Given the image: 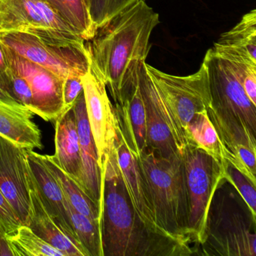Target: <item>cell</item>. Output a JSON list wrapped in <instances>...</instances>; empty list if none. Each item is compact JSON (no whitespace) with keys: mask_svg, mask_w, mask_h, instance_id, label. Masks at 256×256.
<instances>
[{"mask_svg":"<svg viewBox=\"0 0 256 256\" xmlns=\"http://www.w3.org/2000/svg\"><path fill=\"white\" fill-rule=\"evenodd\" d=\"M34 113L22 106L0 102V136L26 150L42 149V133Z\"/></svg>","mask_w":256,"mask_h":256,"instance_id":"19","label":"cell"},{"mask_svg":"<svg viewBox=\"0 0 256 256\" xmlns=\"http://www.w3.org/2000/svg\"><path fill=\"white\" fill-rule=\"evenodd\" d=\"M22 226L11 204L0 190V230L7 236H12Z\"/></svg>","mask_w":256,"mask_h":256,"instance_id":"30","label":"cell"},{"mask_svg":"<svg viewBox=\"0 0 256 256\" xmlns=\"http://www.w3.org/2000/svg\"><path fill=\"white\" fill-rule=\"evenodd\" d=\"M119 137L115 148L116 161L136 215L145 227L152 233L174 239L169 236L157 222L148 184L142 174L138 158L130 150L120 130Z\"/></svg>","mask_w":256,"mask_h":256,"instance_id":"13","label":"cell"},{"mask_svg":"<svg viewBox=\"0 0 256 256\" xmlns=\"http://www.w3.org/2000/svg\"><path fill=\"white\" fill-rule=\"evenodd\" d=\"M188 202V226L196 244L206 239V226L211 203L223 180L222 162L192 144L181 152Z\"/></svg>","mask_w":256,"mask_h":256,"instance_id":"4","label":"cell"},{"mask_svg":"<svg viewBox=\"0 0 256 256\" xmlns=\"http://www.w3.org/2000/svg\"><path fill=\"white\" fill-rule=\"evenodd\" d=\"M212 49L216 53L228 52L256 61V10L244 14L239 23L222 34Z\"/></svg>","mask_w":256,"mask_h":256,"instance_id":"21","label":"cell"},{"mask_svg":"<svg viewBox=\"0 0 256 256\" xmlns=\"http://www.w3.org/2000/svg\"><path fill=\"white\" fill-rule=\"evenodd\" d=\"M188 144H192L206 152L216 161L222 162L220 138L206 110L198 112L186 127Z\"/></svg>","mask_w":256,"mask_h":256,"instance_id":"23","label":"cell"},{"mask_svg":"<svg viewBox=\"0 0 256 256\" xmlns=\"http://www.w3.org/2000/svg\"><path fill=\"white\" fill-rule=\"evenodd\" d=\"M138 0H88V12L96 30L104 26L116 14Z\"/></svg>","mask_w":256,"mask_h":256,"instance_id":"29","label":"cell"},{"mask_svg":"<svg viewBox=\"0 0 256 256\" xmlns=\"http://www.w3.org/2000/svg\"><path fill=\"white\" fill-rule=\"evenodd\" d=\"M119 130L136 157L148 149L144 103L137 78L114 101Z\"/></svg>","mask_w":256,"mask_h":256,"instance_id":"14","label":"cell"},{"mask_svg":"<svg viewBox=\"0 0 256 256\" xmlns=\"http://www.w3.org/2000/svg\"><path fill=\"white\" fill-rule=\"evenodd\" d=\"M145 62L139 66L138 80L144 103L148 149L164 158L181 155L167 126L170 115L160 92L146 72Z\"/></svg>","mask_w":256,"mask_h":256,"instance_id":"12","label":"cell"},{"mask_svg":"<svg viewBox=\"0 0 256 256\" xmlns=\"http://www.w3.org/2000/svg\"><path fill=\"white\" fill-rule=\"evenodd\" d=\"M55 161L62 170L78 182L82 168L80 142L73 109L55 121Z\"/></svg>","mask_w":256,"mask_h":256,"instance_id":"20","label":"cell"},{"mask_svg":"<svg viewBox=\"0 0 256 256\" xmlns=\"http://www.w3.org/2000/svg\"><path fill=\"white\" fill-rule=\"evenodd\" d=\"M0 43L62 80L82 78L89 68L86 44L84 48L52 46L35 36L17 32H0Z\"/></svg>","mask_w":256,"mask_h":256,"instance_id":"8","label":"cell"},{"mask_svg":"<svg viewBox=\"0 0 256 256\" xmlns=\"http://www.w3.org/2000/svg\"><path fill=\"white\" fill-rule=\"evenodd\" d=\"M82 78L72 77L65 79L62 85V101L66 112L72 108L78 98L83 92Z\"/></svg>","mask_w":256,"mask_h":256,"instance_id":"31","label":"cell"},{"mask_svg":"<svg viewBox=\"0 0 256 256\" xmlns=\"http://www.w3.org/2000/svg\"><path fill=\"white\" fill-rule=\"evenodd\" d=\"M83 1L88 10V0H83Z\"/></svg>","mask_w":256,"mask_h":256,"instance_id":"34","label":"cell"},{"mask_svg":"<svg viewBox=\"0 0 256 256\" xmlns=\"http://www.w3.org/2000/svg\"><path fill=\"white\" fill-rule=\"evenodd\" d=\"M17 256H66L62 252L34 233L28 226H22L17 233L7 236Z\"/></svg>","mask_w":256,"mask_h":256,"instance_id":"26","label":"cell"},{"mask_svg":"<svg viewBox=\"0 0 256 256\" xmlns=\"http://www.w3.org/2000/svg\"><path fill=\"white\" fill-rule=\"evenodd\" d=\"M82 79L86 114L102 172L106 158L114 152L119 140V126L106 84L90 61L89 68Z\"/></svg>","mask_w":256,"mask_h":256,"instance_id":"9","label":"cell"},{"mask_svg":"<svg viewBox=\"0 0 256 256\" xmlns=\"http://www.w3.org/2000/svg\"><path fill=\"white\" fill-rule=\"evenodd\" d=\"M100 232L103 256H190V244L152 233L136 215L115 150L102 170Z\"/></svg>","mask_w":256,"mask_h":256,"instance_id":"2","label":"cell"},{"mask_svg":"<svg viewBox=\"0 0 256 256\" xmlns=\"http://www.w3.org/2000/svg\"><path fill=\"white\" fill-rule=\"evenodd\" d=\"M2 47L8 65L24 79L30 90L31 112L44 120L55 122L65 113L62 101L64 80L44 67L22 58L6 46L2 44Z\"/></svg>","mask_w":256,"mask_h":256,"instance_id":"10","label":"cell"},{"mask_svg":"<svg viewBox=\"0 0 256 256\" xmlns=\"http://www.w3.org/2000/svg\"><path fill=\"white\" fill-rule=\"evenodd\" d=\"M26 151L28 166L46 210L64 233L80 244L72 227L67 212L66 198L60 185L44 162L42 155L31 150Z\"/></svg>","mask_w":256,"mask_h":256,"instance_id":"15","label":"cell"},{"mask_svg":"<svg viewBox=\"0 0 256 256\" xmlns=\"http://www.w3.org/2000/svg\"><path fill=\"white\" fill-rule=\"evenodd\" d=\"M0 32L30 34L61 47L85 46L84 40L44 0H0Z\"/></svg>","mask_w":256,"mask_h":256,"instance_id":"5","label":"cell"},{"mask_svg":"<svg viewBox=\"0 0 256 256\" xmlns=\"http://www.w3.org/2000/svg\"><path fill=\"white\" fill-rule=\"evenodd\" d=\"M0 190L8 199L22 226L30 212V169L26 149L0 136Z\"/></svg>","mask_w":256,"mask_h":256,"instance_id":"11","label":"cell"},{"mask_svg":"<svg viewBox=\"0 0 256 256\" xmlns=\"http://www.w3.org/2000/svg\"><path fill=\"white\" fill-rule=\"evenodd\" d=\"M0 256H17L16 250L8 236L0 230Z\"/></svg>","mask_w":256,"mask_h":256,"instance_id":"33","label":"cell"},{"mask_svg":"<svg viewBox=\"0 0 256 256\" xmlns=\"http://www.w3.org/2000/svg\"><path fill=\"white\" fill-rule=\"evenodd\" d=\"M66 22L85 42L90 41L96 32L95 26L83 0H44Z\"/></svg>","mask_w":256,"mask_h":256,"instance_id":"24","label":"cell"},{"mask_svg":"<svg viewBox=\"0 0 256 256\" xmlns=\"http://www.w3.org/2000/svg\"><path fill=\"white\" fill-rule=\"evenodd\" d=\"M223 180H226L235 187L242 197V200L250 210L253 222L256 220V186L239 172L238 169L222 160Z\"/></svg>","mask_w":256,"mask_h":256,"instance_id":"28","label":"cell"},{"mask_svg":"<svg viewBox=\"0 0 256 256\" xmlns=\"http://www.w3.org/2000/svg\"><path fill=\"white\" fill-rule=\"evenodd\" d=\"M72 109L77 122L82 160L80 178L78 184L100 206L102 174L98 166L96 146L86 114L84 91L79 96Z\"/></svg>","mask_w":256,"mask_h":256,"instance_id":"16","label":"cell"},{"mask_svg":"<svg viewBox=\"0 0 256 256\" xmlns=\"http://www.w3.org/2000/svg\"><path fill=\"white\" fill-rule=\"evenodd\" d=\"M42 158L60 185L68 203L78 212L100 224L98 205L84 191L76 180L61 169L53 156L42 155Z\"/></svg>","mask_w":256,"mask_h":256,"instance_id":"22","label":"cell"},{"mask_svg":"<svg viewBox=\"0 0 256 256\" xmlns=\"http://www.w3.org/2000/svg\"><path fill=\"white\" fill-rule=\"evenodd\" d=\"M203 62L208 70L210 107L256 136V106L247 96L229 62L212 48L208 50Z\"/></svg>","mask_w":256,"mask_h":256,"instance_id":"7","label":"cell"},{"mask_svg":"<svg viewBox=\"0 0 256 256\" xmlns=\"http://www.w3.org/2000/svg\"><path fill=\"white\" fill-rule=\"evenodd\" d=\"M148 76L160 92L184 138L190 120L210 104L209 80L206 66L188 76H176L163 72L145 62Z\"/></svg>","mask_w":256,"mask_h":256,"instance_id":"6","label":"cell"},{"mask_svg":"<svg viewBox=\"0 0 256 256\" xmlns=\"http://www.w3.org/2000/svg\"><path fill=\"white\" fill-rule=\"evenodd\" d=\"M8 68V65L7 64L6 60L4 49H2V44H0V84H2L4 88H6L13 95L8 76H7ZM13 96H14V95H13Z\"/></svg>","mask_w":256,"mask_h":256,"instance_id":"32","label":"cell"},{"mask_svg":"<svg viewBox=\"0 0 256 256\" xmlns=\"http://www.w3.org/2000/svg\"><path fill=\"white\" fill-rule=\"evenodd\" d=\"M216 54L229 62L247 96L256 106V61L228 52Z\"/></svg>","mask_w":256,"mask_h":256,"instance_id":"27","label":"cell"},{"mask_svg":"<svg viewBox=\"0 0 256 256\" xmlns=\"http://www.w3.org/2000/svg\"><path fill=\"white\" fill-rule=\"evenodd\" d=\"M222 220L221 226L206 232L204 244L209 242L221 256H256V234L250 232L242 217L234 214Z\"/></svg>","mask_w":256,"mask_h":256,"instance_id":"18","label":"cell"},{"mask_svg":"<svg viewBox=\"0 0 256 256\" xmlns=\"http://www.w3.org/2000/svg\"><path fill=\"white\" fill-rule=\"evenodd\" d=\"M157 222L170 238L196 245L188 226V202L181 155L164 158L151 149L138 157Z\"/></svg>","mask_w":256,"mask_h":256,"instance_id":"3","label":"cell"},{"mask_svg":"<svg viewBox=\"0 0 256 256\" xmlns=\"http://www.w3.org/2000/svg\"><path fill=\"white\" fill-rule=\"evenodd\" d=\"M66 208L78 240L88 256H103L100 223L78 212L68 203V200Z\"/></svg>","mask_w":256,"mask_h":256,"instance_id":"25","label":"cell"},{"mask_svg":"<svg viewBox=\"0 0 256 256\" xmlns=\"http://www.w3.org/2000/svg\"><path fill=\"white\" fill-rule=\"evenodd\" d=\"M160 16L144 0L137 2L98 28L85 42L90 61L108 88L114 102L137 78L150 49V38Z\"/></svg>","mask_w":256,"mask_h":256,"instance_id":"1","label":"cell"},{"mask_svg":"<svg viewBox=\"0 0 256 256\" xmlns=\"http://www.w3.org/2000/svg\"><path fill=\"white\" fill-rule=\"evenodd\" d=\"M30 188L31 204L28 227L66 256H88L83 246L67 236L54 221L44 206L30 170Z\"/></svg>","mask_w":256,"mask_h":256,"instance_id":"17","label":"cell"}]
</instances>
